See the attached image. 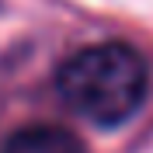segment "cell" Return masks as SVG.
<instances>
[{"mask_svg":"<svg viewBox=\"0 0 153 153\" xmlns=\"http://www.w3.org/2000/svg\"><path fill=\"white\" fill-rule=\"evenodd\" d=\"M56 91L80 118L115 129L143 108L150 94V70L132 45L101 42L73 52L59 66Z\"/></svg>","mask_w":153,"mask_h":153,"instance_id":"cell-1","label":"cell"},{"mask_svg":"<svg viewBox=\"0 0 153 153\" xmlns=\"http://www.w3.org/2000/svg\"><path fill=\"white\" fill-rule=\"evenodd\" d=\"M0 153H84V146L70 129L38 122V125H25L18 132H10Z\"/></svg>","mask_w":153,"mask_h":153,"instance_id":"cell-2","label":"cell"}]
</instances>
